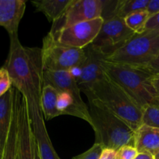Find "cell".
<instances>
[{"mask_svg":"<svg viewBox=\"0 0 159 159\" xmlns=\"http://www.w3.org/2000/svg\"><path fill=\"white\" fill-rule=\"evenodd\" d=\"M134 34L127 27L124 19L112 16L104 19L101 30L91 44L108 57L121 48Z\"/></svg>","mask_w":159,"mask_h":159,"instance_id":"cell-8","label":"cell"},{"mask_svg":"<svg viewBox=\"0 0 159 159\" xmlns=\"http://www.w3.org/2000/svg\"><path fill=\"white\" fill-rule=\"evenodd\" d=\"M95 143L103 148L118 150L125 145L134 146V130L123 120L109 111L97 99L87 96Z\"/></svg>","mask_w":159,"mask_h":159,"instance_id":"cell-3","label":"cell"},{"mask_svg":"<svg viewBox=\"0 0 159 159\" xmlns=\"http://www.w3.org/2000/svg\"><path fill=\"white\" fill-rule=\"evenodd\" d=\"M25 9V0H0V26L6 29L9 35L18 34Z\"/></svg>","mask_w":159,"mask_h":159,"instance_id":"cell-14","label":"cell"},{"mask_svg":"<svg viewBox=\"0 0 159 159\" xmlns=\"http://www.w3.org/2000/svg\"><path fill=\"white\" fill-rule=\"evenodd\" d=\"M33 133L35 137L41 159H61L53 148L48 136L40 105L34 100H26Z\"/></svg>","mask_w":159,"mask_h":159,"instance_id":"cell-12","label":"cell"},{"mask_svg":"<svg viewBox=\"0 0 159 159\" xmlns=\"http://www.w3.org/2000/svg\"><path fill=\"white\" fill-rule=\"evenodd\" d=\"M146 11L148 12L150 17L159 12V0H149Z\"/></svg>","mask_w":159,"mask_h":159,"instance_id":"cell-28","label":"cell"},{"mask_svg":"<svg viewBox=\"0 0 159 159\" xmlns=\"http://www.w3.org/2000/svg\"><path fill=\"white\" fill-rule=\"evenodd\" d=\"M103 148L99 144L94 143L90 149L72 159H99Z\"/></svg>","mask_w":159,"mask_h":159,"instance_id":"cell-24","label":"cell"},{"mask_svg":"<svg viewBox=\"0 0 159 159\" xmlns=\"http://www.w3.org/2000/svg\"><path fill=\"white\" fill-rule=\"evenodd\" d=\"M102 68L106 75L120 85L142 107L159 106V96L151 82L152 75L142 68L104 60Z\"/></svg>","mask_w":159,"mask_h":159,"instance_id":"cell-4","label":"cell"},{"mask_svg":"<svg viewBox=\"0 0 159 159\" xmlns=\"http://www.w3.org/2000/svg\"><path fill=\"white\" fill-rule=\"evenodd\" d=\"M159 54V31L144 30L135 34L123 46L106 57L113 63L143 67Z\"/></svg>","mask_w":159,"mask_h":159,"instance_id":"cell-5","label":"cell"},{"mask_svg":"<svg viewBox=\"0 0 159 159\" xmlns=\"http://www.w3.org/2000/svg\"><path fill=\"white\" fill-rule=\"evenodd\" d=\"M84 51L86 58L84 63L79 68L72 70L76 71V72L70 71L76 79L81 92L104 77L105 74L102 68V62L107 57L92 44L84 48Z\"/></svg>","mask_w":159,"mask_h":159,"instance_id":"cell-11","label":"cell"},{"mask_svg":"<svg viewBox=\"0 0 159 159\" xmlns=\"http://www.w3.org/2000/svg\"><path fill=\"white\" fill-rule=\"evenodd\" d=\"M104 22L102 17L82 22L51 34L59 43L72 48L84 49L91 44L98 36Z\"/></svg>","mask_w":159,"mask_h":159,"instance_id":"cell-10","label":"cell"},{"mask_svg":"<svg viewBox=\"0 0 159 159\" xmlns=\"http://www.w3.org/2000/svg\"><path fill=\"white\" fill-rule=\"evenodd\" d=\"M151 82L153 88L154 89L157 94L159 96V75H155L151 77Z\"/></svg>","mask_w":159,"mask_h":159,"instance_id":"cell-30","label":"cell"},{"mask_svg":"<svg viewBox=\"0 0 159 159\" xmlns=\"http://www.w3.org/2000/svg\"><path fill=\"white\" fill-rule=\"evenodd\" d=\"M150 16L146 10L137 11L124 18L126 25L134 34H140L145 30V26Z\"/></svg>","mask_w":159,"mask_h":159,"instance_id":"cell-21","label":"cell"},{"mask_svg":"<svg viewBox=\"0 0 159 159\" xmlns=\"http://www.w3.org/2000/svg\"><path fill=\"white\" fill-rule=\"evenodd\" d=\"M102 10L101 0H73L62 16L53 22L49 33L54 34L68 26L100 18Z\"/></svg>","mask_w":159,"mask_h":159,"instance_id":"cell-9","label":"cell"},{"mask_svg":"<svg viewBox=\"0 0 159 159\" xmlns=\"http://www.w3.org/2000/svg\"><path fill=\"white\" fill-rule=\"evenodd\" d=\"M36 141V139H35ZM34 159H41L40 156H39L38 153V149H37V142L35 141V146H34Z\"/></svg>","mask_w":159,"mask_h":159,"instance_id":"cell-32","label":"cell"},{"mask_svg":"<svg viewBox=\"0 0 159 159\" xmlns=\"http://www.w3.org/2000/svg\"><path fill=\"white\" fill-rule=\"evenodd\" d=\"M142 124L159 128V106H147L143 109Z\"/></svg>","mask_w":159,"mask_h":159,"instance_id":"cell-22","label":"cell"},{"mask_svg":"<svg viewBox=\"0 0 159 159\" xmlns=\"http://www.w3.org/2000/svg\"><path fill=\"white\" fill-rule=\"evenodd\" d=\"M12 95L17 108V159H34L35 137L33 133L26 99L12 87Z\"/></svg>","mask_w":159,"mask_h":159,"instance_id":"cell-7","label":"cell"},{"mask_svg":"<svg viewBox=\"0 0 159 159\" xmlns=\"http://www.w3.org/2000/svg\"><path fill=\"white\" fill-rule=\"evenodd\" d=\"M135 159H154V157L149 153L140 152V153H138Z\"/></svg>","mask_w":159,"mask_h":159,"instance_id":"cell-31","label":"cell"},{"mask_svg":"<svg viewBox=\"0 0 159 159\" xmlns=\"http://www.w3.org/2000/svg\"><path fill=\"white\" fill-rule=\"evenodd\" d=\"M41 49L44 71H72L80 67L86 58L84 49L59 43L49 33L43 38Z\"/></svg>","mask_w":159,"mask_h":159,"instance_id":"cell-6","label":"cell"},{"mask_svg":"<svg viewBox=\"0 0 159 159\" xmlns=\"http://www.w3.org/2000/svg\"><path fill=\"white\" fill-rule=\"evenodd\" d=\"M51 85L58 92L70 93L81 107L88 109L81 97V91L76 79L70 71H44L43 85Z\"/></svg>","mask_w":159,"mask_h":159,"instance_id":"cell-13","label":"cell"},{"mask_svg":"<svg viewBox=\"0 0 159 159\" xmlns=\"http://www.w3.org/2000/svg\"><path fill=\"white\" fill-rule=\"evenodd\" d=\"M82 93L99 101L134 131L143 124V108L118 84L106 75L83 90Z\"/></svg>","mask_w":159,"mask_h":159,"instance_id":"cell-2","label":"cell"},{"mask_svg":"<svg viewBox=\"0 0 159 159\" xmlns=\"http://www.w3.org/2000/svg\"><path fill=\"white\" fill-rule=\"evenodd\" d=\"M138 68H142L145 71L149 73L151 75H159V54L147 65L143 67H138Z\"/></svg>","mask_w":159,"mask_h":159,"instance_id":"cell-26","label":"cell"},{"mask_svg":"<svg viewBox=\"0 0 159 159\" xmlns=\"http://www.w3.org/2000/svg\"><path fill=\"white\" fill-rule=\"evenodd\" d=\"M99 159H117V151L112 148H103Z\"/></svg>","mask_w":159,"mask_h":159,"instance_id":"cell-29","label":"cell"},{"mask_svg":"<svg viewBox=\"0 0 159 159\" xmlns=\"http://www.w3.org/2000/svg\"><path fill=\"white\" fill-rule=\"evenodd\" d=\"M58 91L50 85H43L41 96L40 107L45 120H50L61 116L57 109Z\"/></svg>","mask_w":159,"mask_h":159,"instance_id":"cell-18","label":"cell"},{"mask_svg":"<svg viewBox=\"0 0 159 159\" xmlns=\"http://www.w3.org/2000/svg\"><path fill=\"white\" fill-rule=\"evenodd\" d=\"M13 111L12 88L4 96L0 97V159L2 157L3 151L10 128Z\"/></svg>","mask_w":159,"mask_h":159,"instance_id":"cell-16","label":"cell"},{"mask_svg":"<svg viewBox=\"0 0 159 159\" xmlns=\"http://www.w3.org/2000/svg\"><path fill=\"white\" fill-rule=\"evenodd\" d=\"M73 0H35L31 1L37 12L45 15L48 21L55 22L64 13Z\"/></svg>","mask_w":159,"mask_h":159,"instance_id":"cell-17","label":"cell"},{"mask_svg":"<svg viewBox=\"0 0 159 159\" xmlns=\"http://www.w3.org/2000/svg\"><path fill=\"white\" fill-rule=\"evenodd\" d=\"M138 151L132 145H125L117 150V159H135Z\"/></svg>","mask_w":159,"mask_h":159,"instance_id":"cell-25","label":"cell"},{"mask_svg":"<svg viewBox=\"0 0 159 159\" xmlns=\"http://www.w3.org/2000/svg\"><path fill=\"white\" fill-rule=\"evenodd\" d=\"M134 147L139 153L145 152L154 156L159 152V128L142 124L134 131Z\"/></svg>","mask_w":159,"mask_h":159,"instance_id":"cell-15","label":"cell"},{"mask_svg":"<svg viewBox=\"0 0 159 159\" xmlns=\"http://www.w3.org/2000/svg\"><path fill=\"white\" fill-rule=\"evenodd\" d=\"M12 87V82L7 70L2 67L0 68V97L8 93Z\"/></svg>","mask_w":159,"mask_h":159,"instance_id":"cell-23","label":"cell"},{"mask_svg":"<svg viewBox=\"0 0 159 159\" xmlns=\"http://www.w3.org/2000/svg\"><path fill=\"white\" fill-rule=\"evenodd\" d=\"M13 99V111L11 121L10 128L8 134L7 140L3 151L2 159H17V108H16L15 101Z\"/></svg>","mask_w":159,"mask_h":159,"instance_id":"cell-20","label":"cell"},{"mask_svg":"<svg viewBox=\"0 0 159 159\" xmlns=\"http://www.w3.org/2000/svg\"><path fill=\"white\" fill-rule=\"evenodd\" d=\"M148 2L149 0H118L115 2L112 16L124 19L132 12L146 10Z\"/></svg>","mask_w":159,"mask_h":159,"instance_id":"cell-19","label":"cell"},{"mask_svg":"<svg viewBox=\"0 0 159 159\" xmlns=\"http://www.w3.org/2000/svg\"><path fill=\"white\" fill-rule=\"evenodd\" d=\"M3 67L9 73L12 87L26 100L40 105L44 72L41 49L23 46L18 34L9 35V51Z\"/></svg>","mask_w":159,"mask_h":159,"instance_id":"cell-1","label":"cell"},{"mask_svg":"<svg viewBox=\"0 0 159 159\" xmlns=\"http://www.w3.org/2000/svg\"><path fill=\"white\" fill-rule=\"evenodd\" d=\"M144 30L159 31V12L151 16L148 19Z\"/></svg>","mask_w":159,"mask_h":159,"instance_id":"cell-27","label":"cell"},{"mask_svg":"<svg viewBox=\"0 0 159 159\" xmlns=\"http://www.w3.org/2000/svg\"><path fill=\"white\" fill-rule=\"evenodd\" d=\"M154 157V159H159V152H157V153L156 154Z\"/></svg>","mask_w":159,"mask_h":159,"instance_id":"cell-33","label":"cell"}]
</instances>
